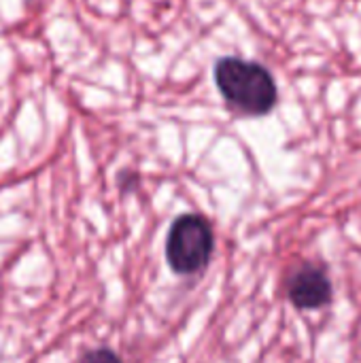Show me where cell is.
Returning a JSON list of instances; mask_svg holds the SVG:
<instances>
[{
	"label": "cell",
	"instance_id": "cell-1",
	"mask_svg": "<svg viewBox=\"0 0 361 363\" xmlns=\"http://www.w3.org/2000/svg\"><path fill=\"white\" fill-rule=\"evenodd\" d=\"M215 85L226 104L240 115L262 117L268 115L279 100V87L272 72L251 60L226 55L215 62Z\"/></svg>",
	"mask_w": 361,
	"mask_h": 363
},
{
	"label": "cell",
	"instance_id": "cell-2",
	"mask_svg": "<svg viewBox=\"0 0 361 363\" xmlns=\"http://www.w3.org/2000/svg\"><path fill=\"white\" fill-rule=\"evenodd\" d=\"M213 253V230L198 215L179 217L166 240V257L174 272L194 274L202 270Z\"/></svg>",
	"mask_w": 361,
	"mask_h": 363
},
{
	"label": "cell",
	"instance_id": "cell-3",
	"mask_svg": "<svg viewBox=\"0 0 361 363\" xmlns=\"http://www.w3.org/2000/svg\"><path fill=\"white\" fill-rule=\"evenodd\" d=\"M332 285L317 266H302L289 283V298L298 308H319L330 302Z\"/></svg>",
	"mask_w": 361,
	"mask_h": 363
},
{
	"label": "cell",
	"instance_id": "cell-4",
	"mask_svg": "<svg viewBox=\"0 0 361 363\" xmlns=\"http://www.w3.org/2000/svg\"><path fill=\"white\" fill-rule=\"evenodd\" d=\"M79 363H121V359L109 349H96V351L85 353Z\"/></svg>",
	"mask_w": 361,
	"mask_h": 363
}]
</instances>
